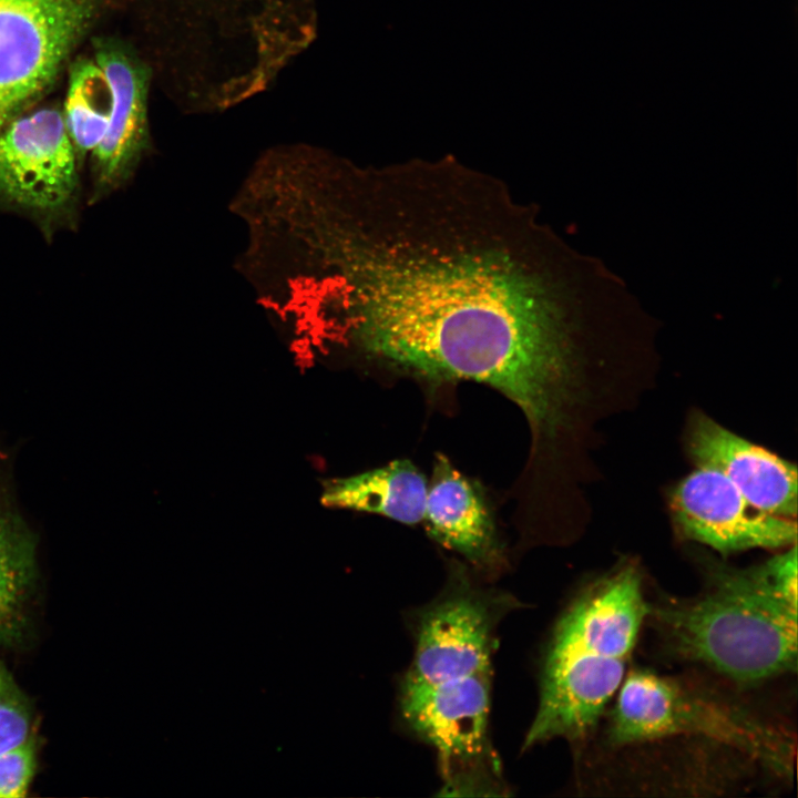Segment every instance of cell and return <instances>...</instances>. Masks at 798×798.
<instances>
[{"mask_svg": "<svg viewBox=\"0 0 798 798\" xmlns=\"http://www.w3.org/2000/svg\"><path fill=\"white\" fill-rule=\"evenodd\" d=\"M532 213L452 157L362 166L332 155L286 194L274 267L298 331L431 383L489 385L542 447L580 381Z\"/></svg>", "mask_w": 798, "mask_h": 798, "instance_id": "cell-1", "label": "cell"}, {"mask_svg": "<svg viewBox=\"0 0 798 798\" xmlns=\"http://www.w3.org/2000/svg\"><path fill=\"white\" fill-rule=\"evenodd\" d=\"M692 597L649 605L675 657L741 685L797 669V546L749 567L714 562Z\"/></svg>", "mask_w": 798, "mask_h": 798, "instance_id": "cell-2", "label": "cell"}, {"mask_svg": "<svg viewBox=\"0 0 798 798\" xmlns=\"http://www.w3.org/2000/svg\"><path fill=\"white\" fill-rule=\"evenodd\" d=\"M648 608L642 575L630 562L579 592L552 633L525 748L593 735L626 676Z\"/></svg>", "mask_w": 798, "mask_h": 798, "instance_id": "cell-3", "label": "cell"}, {"mask_svg": "<svg viewBox=\"0 0 798 798\" xmlns=\"http://www.w3.org/2000/svg\"><path fill=\"white\" fill-rule=\"evenodd\" d=\"M603 736L605 745L618 749L677 737L698 738L778 776L791 773L794 743L786 729L707 686L648 669L626 674Z\"/></svg>", "mask_w": 798, "mask_h": 798, "instance_id": "cell-4", "label": "cell"}, {"mask_svg": "<svg viewBox=\"0 0 798 798\" xmlns=\"http://www.w3.org/2000/svg\"><path fill=\"white\" fill-rule=\"evenodd\" d=\"M79 167L62 111L19 115L0 131V207L53 234L75 216Z\"/></svg>", "mask_w": 798, "mask_h": 798, "instance_id": "cell-5", "label": "cell"}, {"mask_svg": "<svg viewBox=\"0 0 798 798\" xmlns=\"http://www.w3.org/2000/svg\"><path fill=\"white\" fill-rule=\"evenodd\" d=\"M99 0H0V131L47 89Z\"/></svg>", "mask_w": 798, "mask_h": 798, "instance_id": "cell-6", "label": "cell"}, {"mask_svg": "<svg viewBox=\"0 0 798 798\" xmlns=\"http://www.w3.org/2000/svg\"><path fill=\"white\" fill-rule=\"evenodd\" d=\"M456 576L448 592L418 616L405 682L454 689L492 674L497 625L511 602L474 589L463 574Z\"/></svg>", "mask_w": 798, "mask_h": 798, "instance_id": "cell-7", "label": "cell"}, {"mask_svg": "<svg viewBox=\"0 0 798 798\" xmlns=\"http://www.w3.org/2000/svg\"><path fill=\"white\" fill-rule=\"evenodd\" d=\"M668 508L677 532L723 555L796 544V519L758 510L719 472L696 467L672 489Z\"/></svg>", "mask_w": 798, "mask_h": 798, "instance_id": "cell-8", "label": "cell"}, {"mask_svg": "<svg viewBox=\"0 0 798 798\" xmlns=\"http://www.w3.org/2000/svg\"><path fill=\"white\" fill-rule=\"evenodd\" d=\"M94 60L109 84L111 109L105 135L91 153V203L125 186L150 150L149 72L116 44L100 45Z\"/></svg>", "mask_w": 798, "mask_h": 798, "instance_id": "cell-9", "label": "cell"}, {"mask_svg": "<svg viewBox=\"0 0 798 798\" xmlns=\"http://www.w3.org/2000/svg\"><path fill=\"white\" fill-rule=\"evenodd\" d=\"M686 448L696 467L723 474L760 511L796 519L797 467L697 412L689 421Z\"/></svg>", "mask_w": 798, "mask_h": 798, "instance_id": "cell-10", "label": "cell"}, {"mask_svg": "<svg viewBox=\"0 0 798 798\" xmlns=\"http://www.w3.org/2000/svg\"><path fill=\"white\" fill-rule=\"evenodd\" d=\"M422 521L434 541L478 567L493 569L503 560L482 488L443 454L436 456Z\"/></svg>", "mask_w": 798, "mask_h": 798, "instance_id": "cell-11", "label": "cell"}, {"mask_svg": "<svg viewBox=\"0 0 798 798\" xmlns=\"http://www.w3.org/2000/svg\"><path fill=\"white\" fill-rule=\"evenodd\" d=\"M39 579L38 536L20 512L12 462L0 446V646L25 641Z\"/></svg>", "mask_w": 798, "mask_h": 798, "instance_id": "cell-12", "label": "cell"}, {"mask_svg": "<svg viewBox=\"0 0 798 798\" xmlns=\"http://www.w3.org/2000/svg\"><path fill=\"white\" fill-rule=\"evenodd\" d=\"M428 481L410 460H395L358 474L326 481L320 502L387 516L413 525L422 522Z\"/></svg>", "mask_w": 798, "mask_h": 798, "instance_id": "cell-13", "label": "cell"}, {"mask_svg": "<svg viewBox=\"0 0 798 798\" xmlns=\"http://www.w3.org/2000/svg\"><path fill=\"white\" fill-rule=\"evenodd\" d=\"M111 93L94 59L81 60L71 70L62 111L79 163L103 140L110 117Z\"/></svg>", "mask_w": 798, "mask_h": 798, "instance_id": "cell-14", "label": "cell"}, {"mask_svg": "<svg viewBox=\"0 0 798 798\" xmlns=\"http://www.w3.org/2000/svg\"><path fill=\"white\" fill-rule=\"evenodd\" d=\"M35 732L33 704L0 657V754L24 743Z\"/></svg>", "mask_w": 798, "mask_h": 798, "instance_id": "cell-15", "label": "cell"}, {"mask_svg": "<svg viewBox=\"0 0 798 798\" xmlns=\"http://www.w3.org/2000/svg\"><path fill=\"white\" fill-rule=\"evenodd\" d=\"M39 748L35 732L24 743L0 754V798L28 795L38 768Z\"/></svg>", "mask_w": 798, "mask_h": 798, "instance_id": "cell-16", "label": "cell"}]
</instances>
